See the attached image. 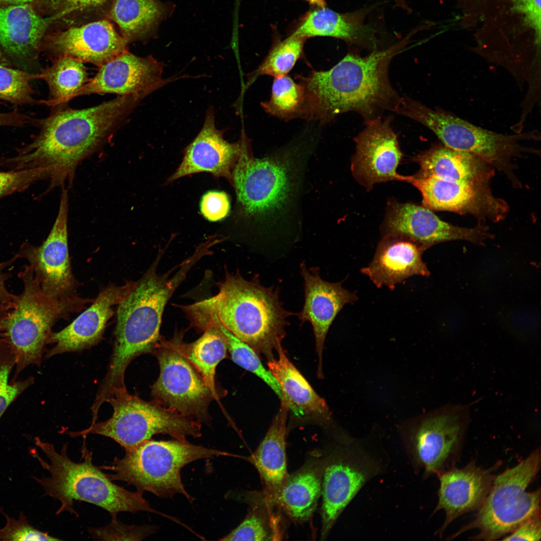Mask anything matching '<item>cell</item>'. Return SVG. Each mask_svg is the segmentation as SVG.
Returning <instances> with one entry per match:
<instances>
[{"instance_id": "cell-19", "label": "cell", "mask_w": 541, "mask_h": 541, "mask_svg": "<svg viewBox=\"0 0 541 541\" xmlns=\"http://www.w3.org/2000/svg\"><path fill=\"white\" fill-rule=\"evenodd\" d=\"M163 64L151 56L125 51L99 67L96 75L73 97L92 94L136 95L143 99L164 85Z\"/></svg>"}, {"instance_id": "cell-34", "label": "cell", "mask_w": 541, "mask_h": 541, "mask_svg": "<svg viewBox=\"0 0 541 541\" xmlns=\"http://www.w3.org/2000/svg\"><path fill=\"white\" fill-rule=\"evenodd\" d=\"M179 348L188 361L201 375L212 392L217 398L215 384V373L218 363L226 356L227 345L226 338L218 327H211L194 342L185 344L178 340Z\"/></svg>"}, {"instance_id": "cell-39", "label": "cell", "mask_w": 541, "mask_h": 541, "mask_svg": "<svg viewBox=\"0 0 541 541\" xmlns=\"http://www.w3.org/2000/svg\"><path fill=\"white\" fill-rule=\"evenodd\" d=\"M217 327L222 331L226 338L227 349L233 361L261 379L282 401L283 396L279 383L270 371L264 367L255 351L224 328L221 326Z\"/></svg>"}, {"instance_id": "cell-27", "label": "cell", "mask_w": 541, "mask_h": 541, "mask_svg": "<svg viewBox=\"0 0 541 541\" xmlns=\"http://www.w3.org/2000/svg\"><path fill=\"white\" fill-rule=\"evenodd\" d=\"M53 20L40 17L28 4L0 8V46L15 65L25 71L34 66L40 41Z\"/></svg>"}, {"instance_id": "cell-51", "label": "cell", "mask_w": 541, "mask_h": 541, "mask_svg": "<svg viewBox=\"0 0 541 541\" xmlns=\"http://www.w3.org/2000/svg\"><path fill=\"white\" fill-rule=\"evenodd\" d=\"M11 63L4 56V54L0 49V65L10 66Z\"/></svg>"}, {"instance_id": "cell-28", "label": "cell", "mask_w": 541, "mask_h": 541, "mask_svg": "<svg viewBox=\"0 0 541 541\" xmlns=\"http://www.w3.org/2000/svg\"><path fill=\"white\" fill-rule=\"evenodd\" d=\"M412 160L419 166L413 175L435 177L461 183L490 184L495 169L473 154L457 150L438 142L420 152Z\"/></svg>"}, {"instance_id": "cell-37", "label": "cell", "mask_w": 541, "mask_h": 541, "mask_svg": "<svg viewBox=\"0 0 541 541\" xmlns=\"http://www.w3.org/2000/svg\"><path fill=\"white\" fill-rule=\"evenodd\" d=\"M259 505L255 504L242 521L220 540H272L277 536L278 525L269 515V508L274 505L263 495Z\"/></svg>"}, {"instance_id": "cell-7", "label": "cell", "mask_w": 541, "mask_h": 541, "mask_svg": "<svg viewBox=\"0 0 541 541\" xmlns=\"http://www.w3.org/2000/svg\"><path fill=\"white\" fill-rule=\"evenodd\" d=\"M23 291L0 315V338L12 353L18 375L28 366L40 365L52 329L57 321L82 310L94 299L78 295L52 298L42 290L30 265L18 274Z\"/></svg>"}, {"instance_id": "cell-11", "label": "cell", "mask_w": 541, "mask_h": 541, "mask_svg": "<svg viewBox=\"0 0 541 541\" xmlns=\"http://www.w3.org/2000/svg\"><path fill=\"white\" fill-rule=\"evenodd\" d=\"M105 401L113 408L108 420L94 423L87 429L71 433V436L96 434L109 437L125 449L133 448L157 434L168 435L175 439L199 437L200 423L161 406L130 394L126 387L112 391Z\"/></svg>"}, {"instance_id": "cell-22", "label": "cell", "mask_w": 541, "mask_h": 541, "mask_svg": "<svg viewBox=\"0 0 541 541\" xmlns=\"http://www.w3.org/2000/svg\"><path fill=\"white\" fill-rule=\"evenodd\" d=\"M243 137L234 143L225 140L215 123L213 109L209 108L199 133L186 147L181 163L167 183L200 172L210 173L226 179L232 184V172L240 156Z\"/></svg>"}, {"instance_id": "cell-41", "label": "cell", "mask_w": 541, "mask_h": 541, "mask_svg": "<svg viewBox=\"0 0 541 541\" xmlns=\"http://www.w3.org/2000/svg\"><path fill=\"white\" fill-rule=\"evenodd\" d=\"M0 513L6 518L5 526L0 528V540H59L48 534L32 526L27 517L22 513L18 519L8 515L2 508Z\"/></svg>"}, {"instance_id": "cell-30", "label": "cell", "mask_w": 541, "mask_h": 541, "mask_svg": "<svg viewBox=\"0 0 541 541\" xmlns=\"http://www.w3.org/2000/svg\"><path fill=\"white\" fill-rule=\"evenodd\" d=\"M325 453L316 452L296 471L289 474L274 503L294 522L307 521L314 512L321 495Z\"/></svg>"}, {"instance_id": "cell-8", "label": "cell", "mask_w": 541, "mask_h": 541, "mask_svg": "<svg viewBox=\"0 0 541 541\" xmlns=\"http://www.w3.org/2000/svg\"><path fill=\"white\" fill-rule=\"evenodd\" d=\"M229 455L232 454L187 441L149 439L125 449L124 456L115 457L111 465L99 468L112 473H106L112 481H124L138 492L148 491L161 498L181 494L192 502L193 498L182 482V468L199 459Z\"/></svg>"}, {"instance_id": "cell-45", "label": "cell", "mask_w": 541, "mask_h": 541, "mask_svg": "<svg viewBox=\"0 0 541 541\" xmlns=\"http://www.w3.org/2000/svg\"><path fill=\"white\" fill-rule=\"evenodd\" d=\"M541 538L540 514L533 516L503 537V540L539 541Z\"/></svg>"}, {"instance_id": "cell-1", "label": "cell", "mask_w": 541, "mask_h": 541, "mask_svg": "<svg viewBox=\"0 0 541 541\" xmlns=\"http://www.w3.org/2000/svg\"><path fill=\"white\" fill-rule=\"evenodd\" d=\"M142 99L118 96L82 109L58 106L47 117L31 118L39 134L16 155L1 159L0 165L12 170L42 169L50 181L49 190L67 183L71 186L79 164L107 142Z\"/></svg>"}, {"instance_id": "cell-12", "label": "cell", "mask_w": 541, "mask_h": 541, "mask_svg": "<svg viewBox=\"0 0 541 541\" xmlns=\"http://www.w3.org/2000/svg\"><path fill=\"white\" fill-rule=\"evenodd\" d=\"M157 357L160 374L152 387L155 402L186 417L204 419L213 396L181 352L178 339L163 342Z\"/></svg>"}, {"instance_id": "cell-23", "label": "cell", "mask_w": 541, "mask_h": 541, "mask_svg": "<svg viewBox=\"0 0 541 541\" xmlns=\"http://www.w3.org/2000/svg\"><path fill=\"white\" fill-rule=\"evenodd\" d=\"M304 281L305 301L302 310L296 314L302 324L312 326L319 358L318 374L322 375V354L326 335L338 314L347 304L357 300L355 294L344 289L341 282L330 283L323 280L317 267L309 271L304 263L300 264Z\"/></svg>"}, {"instance_id": "cell-44", "label": "cell", "mask_w": 541, "mask_h": 541, "mask_svg": "<svg viewBox=\"0 0 541 541\" xmlns=\"http://www.w3.org/2000/svg\"><path fill=\"white\" fill-rule=\"evenodd\" d=\"M230 209L227 195L224 192H207L202 197L200 210L203 215L209 221H216L226 217Z\"/></svg>"}, {"instance_id": "cell-6", "label": "cell", "mask_w": 541, "mask_h": 541, "mask_svg": "<svg viewBox=\"0 0 541 541\" xmlns=\"http://www.w3.org/2000/svg\"><path fill=\"white\" fill-rule=\"evenodd\" d=\"M394 113L417 121L434 133L440 142L451 148L476 155L503 173L515 188L522 183L515 174L514 161L525 154L540 155V150L525 146V141H539L537 130L511 134L499 133L478 127L453 113L432 108L408 96H401Z\"/></svg>"}, {"instance_id": "cell-32", "label": "cell", "mask_w": 541, "mask_h": 541, "mask_svg": "<svg viewBox=\"0 0 541 541\" xmlns=\"http://www.w3.org/2000/svg\"><path fill=\"white\" fill-rule=\"evenodd\" d=\"M172 10V5L159 0H115L110 17L128 41L155 30Z\"/></svg>"}, {"instance_id": "cell-18", "label": "cell", "mask_w": 541, "mask_h": 541, "mask_svg": "<svg viewBox=\"0 0 541 541\" xmlns=\"http://www.w3.org/2000/svg\"><path fill=\"white\" fill-rule=\"evenodd\" d=\"M284 171L272 159H255L248 140L243 136L241 151L232 172V185L244 212H262L282 202L288 189Z\"/></svg>"}, {"instance_id": "cell-26", "label": "cell", "mask_w": 541, "mask_h": 541, "mask_svg": "<svg viewBox=\"0 0 541 541\" xmlns=\"http://www.w3.org/2000/svg\"><path fill=\"white\" fill-rule=\"evenodd\" d=\"M426 249L407 238L383 235L371 262L361 269L379 288L394 289L395 286L410 277L430 275L422 259Z\"/></svg>"}, {"instance_id": "cell-20", "label": "cell", "mask_w": 541, "mask_h": 541, "mask_svg": "<svg viewBox=\"0 0 541 541\" xmlns=\"http://www.w3.org/2000/svg\"><path fill=\"white\" fill-rule=\"evenodd\" d=\"M375 6L341 13L326 7H316L300 18L291 35L306 39L314 37L339 39L357 49L370 52L381 48L380 32L367 18Z\"/></svg>"}, {"instance_id": "cell-31", "label": "cell", "mask_w": 541, "mask_h": 541, "mask_svg": "<svg viewBox=\"0 0 541 541\" xmlns=\"http://www.w3.org/2000/svg\"><path fill=\"white\" fill-rule=\"evenodd\" d=\"M281 403V407L264 438L249 457L259 474L263 496L273 504L289 475L286 452L289 409Z\"/></svg>"}, {"instance_id": "cell-50", "label": "cell", "mask_w": 541, "mask_h": 541, "mask_svg": "<svg viewBox=\"0 0 541 541\" xmlns=\"http://www.w3.org/2000/svg\"><path fill=\"white\" fill-rule=\"evenodd\" d=\"M309 4L314 6L315 7H326V2L325 0H306Z\"/></svg>"}, {"instance_id": "cell-48", "label": "cell", "mask_w": 541, "mask_h": 541, "mask_svg": "<svg viewBox=\"0 0 541 541\" xmlns=\"http://www.w3.org/2000/svg\"><path fill=\"white\" fill-rule=\"evenodd\" d=\"M30 118L17 110L8 113H0V126L23 127L29 123Z\"/></svg>"}, {"instance_id": "cell-42", "label": "cell", "mask_w": 541, "mask_h": 541, "mask_svg": "<svg viewBox=\"0 0 541 541\" xmlns=\"http://www.w3.org/2000/svg\"><path fill=\"white\" fill-rule=\"evenodd\" d=\"M157 529L155 525H128L112 518L108 525L99 528L91 529L90 533L96 539L101 540H141L155 533Z\"/></svg>"}, {"instance_id": "cell-5", "label": "cell", "mask_w": 541, "mask_h": 541, "mask_svg": "<svg viewBox=\"0 0 541 541\" xmlns=\"http://www.w3.org/2000/svg\"><path fill=\"white\" fill-rule=\"evenodd\" d=\"M35 444L44 452L49 462L44 460L36 450L30 453L36 458L42 466L50 473L49 477H34L41 485L46 494L56 499L61 506L56 512L59 514L67 511L78 516L73 507L75 501L87 502L108 511L112 518L120 512L147 511L165 516L152 508L142 496V493L132 492L117 485L109 479L99 467L92 462V452L84 444L82 450L83 461L76 463L67 453V445L64 444L60 453L54 446L35 438Z\"/></svg>"}, {"instance_id": "cell-38", "label": "cell", "mask_w": 541, "mask_h": 541, "mask_svg": "<svg viewBox=\"0 0 541 541\" xmlns=\"http://www.w3.org/2000/svg\"><path fill=\"white\" fill-rule=\"evenodd\" d=\"M36 79H41L40 73L0 65V99L16 106L40 104L33 98L35 92L31 85Z\"/></svg>"}, {"instance_id": "cell-17", "label": "cell", "mask_w": 541, "mask_h": 541, "mask_svg": "<svg viewBox=\"0 0 541 541\" xmlns=\"http://www.w3.org/2000/svg\"><path fill=\"white\" fill-rule=\"evenodd\" d=\"M392 121L393 116L390 115L365 123V128L354 138L352 172L368 190L376 183L397 180L396 169L403 153Z\"/></svg>"}, {"instance_id": "cell-4", "label": "cell", "mask_w": 541, "mask_h": 541, "mask_svg": "<svg viewBox=\"0 0 541 541\" xmlns=\"http://www.w3.org/2000/svg\"><path fill=\"white\" fill-rule=\"evenodd\" d=\"M162 252L143 276L133 281L117 305L114 351L102 385L106 390L125 387V371L130 362L156 347L165 306L189 270L203 257L200 251L195 250L181 262L159 274Z\"/></svg>"}, {"instance_id": "cell-36", "label": "cell", "mask_w": 541, "mask_h": 541, "mask_svg": "<svg viewBox=\"0 0 541 541\" xmlns=\"http://www.w3.org/2000/svg\"><path fill=\"white\" fill-rule=\"evenodd\" d=\"M307 39L290 35L286 39L274 44L267 55L253 72L251 80L259 76L275 78L287 75L301 57Z\"/></svg>"}, {"instance_id": "cell-46", "label": "cell", "mask_w": 541, "mask_h": 541, "mask_svg": "<svg viewBox=\"0 0 541 541\" xmlns=\"http://www.w3.org/2000/svg\"><path fill=\"white\" fill-rule=\"evenodd\" d=\"M18 259L15 255L11 259L0 262V304H7L13 302L17 295L10 293L7 289L5 283L11 277L9 273L4 272V269L10 266Z\"/></svg>"}, {"instance_id": "cell-2", "label": "cell", "mask_w": 541, "mask_h": 541, "mask_svg": "<svg viewBox=\"0 0 541 541\" xmlns=\"http://www.w3.org/2000/svg\"><path fill=\"white\" fill-rule=\"evenodd\" d=\"M418 32L414 28L399 41L365 56L352 49L330 69L314 70L301 77L305 92L302 118L327 123L353 112L366 123L383 117L386 111L393 112L401 96L390 83L389 66Z\"/></svg>"}, {"instance_id": "cell-43", "label": "cell", "mask_w": 541, "mask_h": 541, "mask_svg": "<svg viewBox=\"0 0 541 541\" xmlns=\"http://www.w3.org/2000/svg\"><path fill=\"white\" fill-rule=\"evenodd\" d=\"M47 179L44 170L40 168L0 171V198L28 188L37 181Z\"/></svg>"}, {"instance_id": "cell-40", "label": "cell", "mask_w": 541, "mask_h": 541, "mask_svg": "<svg viewBox=\"0 0 541 541\" xmlns=\"http://www.w3.org/2000/svg\"><path fill=\"white\" fill-rule=\"evenodd\" d=\"M15 365L12 353L0 338V417L12 402L32 384V378L9 383V375Z\"/></svg>"}, {"instance_id": "cell-13", "label": "cell", "mask_w": 541, "mask_h": 541, "mask_svg": "<svg viewBox=\"0 0 541 541\" xmlns=\"http://www.w3.org/2000/svg\"><path fill=\"white\" fill-rule=\"evenodd\" d=\"M68 191L62 187L58 214L47 238L38 246L24 243L15 254L29 261L43 292L55 299L77 295L69 252Z\"/></svg>"}, {"instance_id": "cell-14", "label": "cell", "mask_w": 541, "mask_h": 541, "mask_svg": "<svg viewBox=\"0 0 541 541\" xmlns=\"http://www.w3.org/2000/svg\"><path fill=\"white\" fill-rule=\"evenodd\" d=\"M397 180L411 183L422 196V205L431 210L445 211L474 216L477 222L503 220L508 203L493 195L490 184L461 183L433 176L398 175Z\"/></svg>"}, {"instance_id": "cell-35", "label": "cell", "mask_w": 541, "mask_h": 541, "mask_svg": "<svg viewBox=\"0 0 541 541\" xmlns=\"http://www.w3.org/2000/svg\"><path fill=\"white\" fill-rule=\"evenodd\" d=\"M305 101L303 86L284 75L274 78L270 99L261 103L269 114L289 120L302 117Z\"/></svg>"}, {"instance_id": "cell-47", "label": "cell", "mask_w": 541, "mask_h": 541, "mask_svg": "<svg viewBox=\"0 0 541 541\" xmlns=\"http://www.w3.org/2000/svg\"><path fill=\"white\" fill-rule=\"evenodd\" d=\"M109 0H61L64 10L62 15L101 6Z\"/></svg>"}, {"instance_id": "cell-29", "label": "cell", "mask_w": 541, "mask_h": 541, "mask_svg": "<svg viewBox=\"0 0 541 541\" xmlns=\"http://www.w3.org/2000/svg\"><path fill=\"white\" fill-rule=\"evenodd\" d=\"M278 357L268 361V370L280 384L284 403L296 419L325 424L330 419L329 408L287 357L281 346Z\"/></svg>"}, {"instance_id": "cell-52", "label": "cell", "mask_w": 541, "mask_h": 541, "mask_svg": "<svg viewBox=\"0 0 541 541\" xmlns=\"http://www.w3.org/2000/svg\"><path fill=\"white\" fill-rule=\"evenodd\" d=\"M3 307H4V305L3 304H0V314H1V313H2V311H3V308H4Z\"/></svg>"}, {"instance_id": "cell-3", "label": "cell", "mask_w": 541, "mask_h": 541, "mask_svg": "<svg viewBox=\"0 0 541 541\" xmlns=\"http://www.w3.org/2000/svg\"><path fill=\"white\" fill-rule=\"evenodd\" d=\"M279 290L261 285L257 275L247 280L226 270L216 295L179 307L195 328L221 326L269 361L282 346L288 318L296 314L283 308Z\"/></svg>"}, {"instance_id": "cell-15", "label": "cell", "mask_w": 541, "mask_h": 541, "mask_svg": "<svg viewBox=\"0 0 541 541\" xmlns=\"http://www.w3.org/2000/svg\"><path fill=\"white\" fill-rule=\"evenodd\" d=\"M463 421L457 413L445 412L419 423L404 438V446L414 470L424 477L439 475L454 466L460 453Z\"/></svg>"}, {"instance_id": "cell-21", "label": "cell", "mask_w": 541, "mask_h": 541, "mask_svg": "<svg viewBox=\"0 0 541 541\" xmlns=\"http://www.w3.org/2000/svg\"><path fill=\"white\" fill-rule=\"evenodd\" d=\"M500 465L497 462L490 468H483L471 461L463 468L454 466L437 476L440 482L438 500L433 513L443 510L445 514L438 534L441 536L460 515L481 507L495 478L493 472Z\"/></svg>"}, {"instance_id": "cell-49", "label": "cell", "mask_w": 541, "mask_h": 541, "mask_svg": "<svg viewBox=\"0 0 541 541\" xmlns=\"http://www.w3.org/2000/svg\"><path fill=\"white\" fill-rule=\"evenodd\" d=\"M34 0H0V4H9L13 5L28 4Z\"/></svg>"}, {"instance_id": "cell-16", "label": "cell", "mask_w": 541, "mask_h": 541, "mask_svg": "<svg viewBox=\"0 0 541 541\" xmlns=\"http://www.w3.org/2000/svg\"><path fill=\"white\" fill-rule=\"evenodd\" d=\"M381 228L384 235L404 237L426 249L452 240H465L484 245L485 240L494 236L485 223L477 222L473 227L454 225L441 220L433 210L423 205L396 201L388 204Z\"/></svg>"}, {"instance_id": "cell-24", "label": "cell", "mask_w": 541, "mask_h": 541, "mask_svg": "<svg viewBox=\"0 0 541 541\" xmlns=\"http://www.w3.org/2000/svg\"><path fill=\"white\" fill-rule=\"evenodd\" d=\"M133 281L125 285H108L102 289L92 305L66 327L52 332L48 344L55 346L47 358L67 352L77 351L96 344L102 338L108 320L114 315V308L128 292Z\"/></svg>"}, {"instance_id": "cell-33", "label": "cell", "mask_w": 541, "mask_h": 541, "mask_svg": "<svg viewBox=\"0 0 541 541\" xmlns=\"http://www.w3.org/2000/svg\"><path fill=\"white\" fill-rule=\"evenodd\" d=\"M81 61L69 56L56 58L53 64L41 70V79L47 83L50 98L40 104L52 107L62 105L89 81L86 68Z\"/></svg>"}, {"instance_id": "cell-10", "label": "cell", "mask_w": 541, "mask_h": 541, "mask_svg": "<svg viewBox=\"0 0 541 541\" xmlns=\"http://www.w3.org/2000/svg\"><path fill=\"white\" fill-rule=\"evenodd\" d=\"M326 453L321 496V538L325 539L338 518L362 488L384 473L388 457L382 448L349 437L336 440Z\"/></svg>"}, {"instance_id": "cell-25", "label": "cell", "mask_w": 541, "mask_h": 541, "mask_svg": "<svg viewBox=\"0 0 541 541\" xmlns=\"http://www.w3.org/2000/svg\"><path fill=\"white\" fill-rule=\"evenodd\" d=\"M127 42L111 23L101 20L58 33L50 39L47 48L57 58L69 56L100 67L127 51Z\"/></svg>"}, {"instance_id": "cell-9", "label": "cell", "mask_w": 541, "mask_h": 541, "mask_svg": "<svg viewBox=\"0 0 541 541\" xmlns=\"http://www.w3.org/2000/svg\"><path fill=\"white\" fill-rule=\"evenodd\" d=\"M540 466V449H536L515 466L495 476L490 490L473 520L450 536L471 529L473 540H495L509 534L529 518L540 514V489L526 491Z\"/></svg>"}]
</instances>
